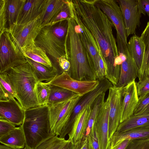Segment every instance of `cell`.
Wrapping results in <instances>:
<instances>
[{
	"label": "cell",
	"mask_w": 149,
	"mask_h": 149,
	"mask_svg": "<svg viewBox=\"0 0 149 149\" xmlns=\"http://www.w3.org/2000/svg\"><path fill=\"white\" fill-rule=\"evenodd\" d=\"M0 73L27 62L25 57L15 53L7 32L0 34Z\"/></svg>",
	"instance_id": "obj_12"
},
{
	"label": "cell",
	"mask_w": 149,
	"mask_h": 149,
	"mask_svg": "<svg viewBox=\"0 0 149 149\" xmlns=\"http://www.w3.org/2000/svg\"><path fill=\"white\" fill-rule=\"evenodd\" d=\"M74 149H91L88 136H85L81 141L75 145Z\"/></svg>",
	"instance_id": "obj_44"
},
{
	"label": "cell",
	"mask_w": 149,
	"mask_h": 149,
	"mask_svg": "<svg viewBox=\"0 0 149 149\" xmlns=\"http://www.w3.org/2000/svg\"><path fill=\"white\" fill-rule=\"evenodd\" d=\"M71 143L68 139L55 135L43 141L34 149H68Z\"/></svg>",
	"instance_id": "obj_32"
},
{
	"label": "cell",
	"mask_w": 149,
	"mask_h": 149,
	"mask_svg": "<svg viewBox=\"0 0 149 149\" xmlns=\"http://www.w3.org/2000/svg\"><path fill=\"white\" fill-rule=\"evenodd\" d=\"M63 21L42 28L35 40L36 46L57 62L58 58L61 57L67 56L68 58L65 40L68 24L65 26L62 23Z\"/></svg>",
	"instance_id": "obj_5"
},
{
	"label": "cell",
	"mask_w": 149,
	"mask_h": 149,
	"mask_svg": "<svg viewBox=\"0 0 149 149\" xmlns=\"http://www.w3.org/2000/svg\"><path fill=\"white\" fill-rule=\"evenodd\" d=\"M23 149H32L31 148H30V147H28V146H27L26 145L25 147Z\"/></svg>",
	"instance_id": "obj_48"
},
{
	"label": "cell",
	"mask_w": 149,
	"mask_h": 149,
	"mask_svg": "<svg viewBox=\"0 0 149 149\" xmlns=\"http://www.w3.org/2000/svg\"><path fill=\"white\" fill-rule=\"evenodd\" d=\"M136 85L139 97L149 92V77L148 76L141 81L136 82Z\"/></svg>",
	"instance_id": "obj_38"
},
{
	"label": "cell",
	"mask_w": 149,
	"mask_h": 149,
	"mask_svg": "<svg viewBox=\"0 0 149 149\" xmlns=\"http://www.w3.org/2000/svg\"><path fill=\"white\" fill-rule=\"evenodd\" d=\"M1 143L13 149H23L26 146V139L21 126L16 127L7 134L0 137Z\"/></svg>",
	"instance_id": "obj_23"
},
{
	"label": "cell",
	"mask_w": 149,
	"mask_h": 149,
	"mask_svg": "<svg viewBox=\"0 0 149 149\" xmlns=\"http://www.w3.org/2000/svg\"><path fill=\"white\" fill-rule=\"evenodd\" d=\"M0 149H13L11 147L4 144H0Z\"/></svg>",
	"instance_id": "obj_46"
},
{
	"label": "cell",
	"mask_w": 149,
	"mask_h": 149,
	"mask_svg": "<svg viewBox=\"0 0 149 149\" xmlns=\"http://www.w3.org/2000/svg\"><path fill=\"white\" fill-rule=\"evenodd\" d=\"M120 123L133 115L138 104L136 82L134 80L123 87Z\"/></svg>",
	"instance_id": "obj_17"
},
{
	"label": "cell",
	"mask_w": 149,
	"mask_h": 149,
	"mask_svg": "<svg viewBox=\"0 0 149 149\" xmlns=\"http://www.w3.org/2000/svg\"><path fill=\"white\" fill-rule=\"evenodd\" d=\"M105 93L106 92H104L101 94L96 98L92 105L85 136H87L92 128L101 108L104 102Z\"/></svg>",
	"instance_id": "obj_33"
},
{
	"label": "cell",
	"mask_w": 149,
	"mask_h": 149,
	"mask_svg": "<svg viewBox=\"0 0 149 149\" xmlns=\"http://www.w3.org/2000/svg\"><path fill=\"white\" fill-rule=\"evenodd\" d=\"M57 62L63 72H68L70 68V64L67 56L59 58L58 59Z\"/></svg>",
	"instance_id": "obj_43"
},
{
	"label": "cell",
	"mask_w": 149,
	"mask_h": 149,
	"mask_svg": "<svg viewBox=\"0 0 149 149\" xmlns=\"http://www.w3.org/2000/svg\"><path fill=\"white\" fill-rule=\"evenodd\" d=\"M35 90L39 106L47 104L51 92L50 84L39 81L36 84Z\"/></svg>",
	"instance_id": "obj_34"
},
{
	"label": "cell",
	"mask_w": 149,
	"mask_h": 149,
	"mask_svg": "<svg viewBox=\"0 0 149 149\" xmlns=\"http://www.w3.org/2000/svg\"><path fill=\"white\" fill-rule=\"evenodd\" d=\"M21 126L25 137L26 145L32 149L55 135L51 132L47 104L24 110V119Z\"/></svg>",
	"instance_id": "obj_3"
},
{
	"label": "cell",
	"mask_w": 149,
	"mask_h": 149,
	"mask_svg": "<svg viewBox=\"0 0 149 149\" xmlns=\"http://www.w3.org/2000/svg\"><path fill=\"white\" fill-rule=\"evenodd\" d=\"M130 140H125L117 147L112 149H125Z\"/></svg>",
	"instance_id": "obj_45"
},
{
	"label": "cell",
	"mask_w": 149,
	"mask_h": 149,
	"mask_svg": "<svg viewBox=\"0 0 149 149\" xmlns=\"http://www.w3.org/2000/svg\"><path fill=\"white\" fill-rule=\"evenodd\" d=\"M47 83L59 86L83 96L93 90L98 85L100 81H79L72 78L68 72L63 71L56 75Z\"/></svg>",
	"instance_id": "obj_11"
},
{
	"label": "cell",
	"mask_w": 149,
	"mask_h": 149,
	"mask_svg": "<svg viewBox=\"0 0 149 149\" xmlns=\"http://www.w3.org/2000/svg\"><path fill=\"white\" fill-rule=\"evenodd\" d=\"M27 62L31 66L38 81L48 82L57 74V70L54 66L49 68L45 65L25 57Z\"/></svg>",
	"instance_id": "obj_27"
},
{
	"label": "cell",
	"mask_w": 149,
	"mask_h": 149,
	"mask_svg": "<svg viewBox=\"0 0 149 149\" xmlns=\"http://www.w3.org/2000/svg\"><path fill=\"white\" fill-rule=\"evenodd\" d=\"M42 28L40 16L29 22L15 24L10 28L7 32L15 53L23 55L22 49L35 43V40Z\"/></svg>",
	"instance_id": "obj_6"
},
{
	"label": "cell",
	"mask_w": 149,
	"mask_h": 149,
	"mask_svg": "<svg viewBox=\"0 0 149 149\" xmlns=\"http://www.w3.org/2000/svg\"><path fill=\"white\" fill-rule=\"evenodd\" d=\"M123 87L113 86L109 89L107 99L109 101V140L116 131L120 123L121 108L123 100Z\"/></svg>",
	"instance_id": "obj_13"
},
{
	"label": "cell",
	"mask_w": 149,
	"mask_h": 149,
	"mask_svg": "<svg viewBox=\"0 0 149 149\" xmlns=\"http://www.w3.org/2000/svg\"><path fill=\"white\" fill-rule=\"evenodd\" d=\"M137 4L140 13L149 17V0H137Z\"/></svg>",
	"instance_id": "obj_42"
},
{
	"label": "cell",
	"mask_w": 149,
	"mask_h": 149,
	"mask_svg": "<svg viewBox=\"0 0 149 149\" xmlns=\"http://www.w3.org/2000/svg\"><path fill=\"white\" fill-rule=\"evenodd\" d=\"M149 114V92L139 97L137 107L133 115Z\"/></svg>",
	"instance_id": "obj_35"
},
{
	"label": "cell",
	"mask_w": 149,
	"mask_h": 149,
	"mask_svg": "<svg viewBox=\"0 0 149 149\" xmlns=\"http://www.w3.org/2000/svg\"><path fill=\"white\" fill-rule=\"evenodd\" d=\"M149 127V114L133 115L119 124L116 132H121L134 128Z\"/></svg>",
	"instance_id": "obj_28"
},
{
	"label": "cell",
	"mask_w": 149,
	"mask_h": 149,
	"mask_svg": "<svg viewBox=\"0 0 149 149\" xmlns=\"http://www.w3.org/2000/svg\"><path fill=\"white\" fill-rule=\"evenodd\" d=\"M68 6L90 31L97 43L106 67L105 78L116 86L120 66L115 64L119 56L114 26L109 17L95 4L94 0H68Z\"/></svg>",
	"instance_id": "obj_1"
},
{
	"label": "cell",
	"mask_w": 149,
	"mask_h": 149,
	"mask_svg": "<svg viewBox=\"0 0 149 149\" xmlns=\"http://www.w3.org/2000/svg\"><path fill=\"white\" fill-rule=\"evenodd\" d=\"M82 96L78 95L65 100L48 105L52 134L59 136L69 120L74 107Z\"/></svg>",
	"instance_id": "obj_7"
},
{
	"label": "cell",
	"mask_w": 149,
	"mask_h": 149,
	"mask_svg": "<svg viewBox=\"0 0 149 149\" xmlns=\"http://www.w3.org/2000/svg\"><path fill=\"white\" fill-rule=\"evenodd\" d=\"M70 17L69 8L66 0V3L64 5L60 13L52 22L49 25L54 24L59 22L67 20Z\"/></svg>",
	"instance_id": "obj_41"
},
{
	"label": "cell",
	"mask_w": 149,
	"mask_h": 149,
	"mask_svg": "<svg viewBox=\"0 0 149 149\" xmlns=\"http://www.w3.org/2000/svg\"><path fill=\"white\" fill-rule=\"evenodd\" d=\"M93 104L87 106L78 114L72 130L68 134V139L73 145L81 141L85 135Z\"/></svg>",
	"instance_id": "obj_19"
},
{
	"label": "cell",
	"mask_w": 149,
	"mask_h": 149,
	"mask_svg": "<svg viewBox=\"0 0 149 149\" xmlns=\"http://www.w3.org/2000/svg\"><path fill=\"white\" fill-rule=\"evenodd\" d=\"M46 0H26L16 24H24L31 22L41 14Z\"/></svg>",
	"instance_id": "obj_21"
},
{
	"label": "cell",
	"mask_w": 149,
	"mask_h": 149,
	"mask_svg": "<svg viewBox=\"0 0 149 149\" xmlns=\"http://www.w3.org/2000/svg\"><path fill=\"white\" fill-rule=\"evenodd\" d=\"M99 81V84L95 89L83 95L79 100L74 107L68 122L62 129L59 137L65 138L66 135L71 131L78 114L87 106L93 104L101 94L106 92L113 86L105 77Z\"/></svg>",
	"instance_id": "obj_9"
},
{
	"label": "cell",
	"mask_w": 149,
	"mask_h": 149,
	"mask_svg": "<svg viewBox=\"0 0 149 149\" xmlns=\"http://www.w3.org/2000/svg\"><path fill=\"white\" fill-rule=\"evenodd\" d=\"M50 87L51 92L47 103L48 105L65 101L78 95L59 86L50 84Z\"/></svg>",
	"instance_id": "obj_31"
},
{
	"label": "cell",
	"mask_w": 149,
	"mask_h": 149,
	"mask_svg": "<svg viewBox=\"0 0 149 149\" xmlns=\"http://www.w3.org/2000/svg\"><path fill=\"white\" fill-rule=\"evenodd\" d=\"M128 51L139 70L141 68L144 52V45L140 37L134 35L127 44Z\"/></svg>",
	"instance_id": "obj_26"
},
{
	"label": "cell",
	"mask_w": 149,
	"mask_h": 149,
	"mask_svg": "<svg viewBox=\"0 0 149 149\" xmlns=\"http://www.w3.org/2000/svg\"><path fill=\"white\" fill-rule=\"evenodd\" d=\"M19 99L7 74L0 73V100H6L11 98Z\"/></svg>",
	"instance_id": "obj_30"
},
{
	"label": "cell",
	"mask_w": 149,
	"mask_h": 149,
	"mask_svg": "<svg viewBox=\"0 0 149 149\" xmlns=\"http://www.w3.org/2000/svg\"><path fill=\"white\" fill-rule=\"evenodd\" d=\"M87 136L91 149H100V144L95 123L90 133Z\"/></svg>",
	"instance_id": "obj_39"
},
{
	"label": "cell",
	"mask_w": 149,
	"mask_h": 149,
	"mask_svg": "<svg viewBox=\"0 0 149 149\" xmlns=\"http://www.w3.org/2000/svg\"><path fill=\"white\" fill-rule=\"evenodd\" d=\"M70 17L75 21V29L81 41L89 55L92 71L96 78L100 67L105 64L100 51L93 36L76 13L70 9Z\"/></svg>",
	"instance_id": "obj_8"
},
{
	"label": "cell",
	"mask_w": 149,
	"mask_h": 149,
	"mask_svg": "<svg viewBox=\"0 0 149 149\" xmlns=\"http://www.w3.org/2000/svg\"><path fill=\"white\" fill-rule=\"evenodd\" d=\"M16 125L7 120L0 118V137L14 130Z\"/></svg>",
	"instance_id": "obj_40"
},
{
	"label": "cell",
	"mask_w": 149,
	"mask_h": 149,
	"mask_svg": "<svg viewBox=\"0 0 149 149\" xmlns=\"http://www.w3.org/2000/svg\"><path fill=\"white\" fill-rule=\"evenodd\" d=\"M66 0H46L40 15L42 27L51 23L61 11Z\"/></svg>",
	"instance_id": "obj_22"
},
{
	"label": "cell",
	"mask_w": 149,
	"mask_h": 149,
	"mask_svg": "<svg viewBox=\"0 0 149 149\" xmlns=\"http://www.w3.org/2000/svg\"><path fill=\"white\" fill-rule=\"evenodd\" d=\"M7 75L24 110L39 106L35 88L39 81L31 66L27 62L5 72Z\"/></svg>",
	"instance_id": "obj_4"
},
{
	"label": "cell",
	"mask_w": 149,
	"mask_h": 149,
	"mask_svg": "<svg viewBox=\"0 0 149 149\" xmlns=\"http://www.w3.org/2000/svg\"><path fill=\"white\" fill-rule=\"evenodd\" d=\"M74 145L71 143L68 149H74Z\"/></svg>",
	"instance_id": "obj_47"
},
{
	"label": "cell",
	"mask_w": 149,
	"mask_h": 149,
	"mask_svg": "<svg viewBox=\"0 0 149 149\" xmlns=\"http://www.w3.org/2000/svg\"><path fill=\"white\" fill-rule=\"evenodd\" d=\"M109 103L107 99L102 105L95 123L100 149H107L109 144Z\"/></svg>",
	"instance_id": "obj_18"
},
{
	"label": "cell",
	"mask_w": 149,
	"mask_h": 149,
	"mask_svg": "<svg viewBox=\"0 0 149 149\" xmlns=\"http://www.w3.org/2000/svg\"><path fill=\"white\" fill-rule=\"evenodd\" d=\"M25 1L5 0V11L8 30L16 24Z\"/></svg>",
	"instance_id": "obj_25"
},
{
	"label": "cell",
	"mask_w": 149,
	"mask_h": 149,
	"mask_svg": "<svg viewBox=\"0 0 149 149\" xmlns=\"http://www.w3.org/2000/svg\"><path fill=\"white\" fill-rule=\"evenodd\" d=\"M149 138V127L132 129L126 131L116 132L109 140L107 149H112L126 140Z\"/></svg>",
	"instance_id": "obj_20"
},
{
	"label": "cell",
	"mask_w": 149,
	"mask_h": 149,
	"mask_svg": "<svg viewBox=\"0 0 149 149\" xmlns=\"http://www.w3.org/2000/svg\"><path fill=\"white\" fill-rule=\"evenodd\" d=\"M24 117V110L14 98L0 100V118L6 119L16 126H21Z\"/></svg>",
	"instance_id": "obj_16"
},
{
	"label": "cell",
	"mask_w": 149,
	"mask_h": 149,
	"mask_svg": "<svg viewBox=\"0 0 149 149\" xmlns=\"http://www.w3.org/2000/svg\"><path fill=\"white\" fill-rule=\"evenodd\" d=\"M140 37L144 45V52L141 67L139 70L138 81H141L148 76V70L149 65V21L142 32Z\"/></svg>",
	"instance_id": "obj_29"
},
{
	"label": "cell",
	"mask_w": 149,
	"mask_h": 149,
	"mask_svg": "<svg viewBox=\"0 0 149 149\" xmlns=\"http://www.w3.org/2000/svg\"><path fill=\"white\" fill-rule=\"evenodd\" d=\"M125 149H149V138L130 140Z\"/></svg>",
	"instance_id": "obj_36"
},
{
	"label": "cell",
	"mask_w": 149,
	"mask_h": 149,
	"mask_svg": "<svg viewBox=\"0 0 149 149\" xmlns=\"http://www.w3.org/2000/svg\"><path fill=\"white\" fill-rule=\"evenodd\" d=\"M116 41L118 52L124 53L126 56V60L120 65L119 79L116 86L118 87H123L135 80L138 77L139 69L129 53L127 45L124 44L117 38Z\"/></svg>",
	"instance_id": "obj_14"
},
{
	"label": "cell",
	"mask_w": 149,
	"mask_h": 149,
	"mask_svg": "<svg viewBox=\"0 0 149 149\" xmlns=\"http://www.w3.org/2000/svg\"><path fill=\"white\" fill-rule=\"evenodd\" d=\"M118 3L123 16L127 36L135 34L140 24L141 14L137 7V0H119Z\"/></svg>",
	"instance_id": "obj_15"
},
{
	"label": "cell",
	"mask_w": 149,
	"mask_h": 149,
	"mask_svg": "<svg viewBox=\"0 0 149 149\" xmlns=\"http://www.w3.org/2000/svg\"><path fill=\"white\" fill-rule=\"evenodd\" d=\"M100 8L113 23L116 31V37L125 45L127 44L126 30L122 13L117 2L114 0H94Z\"/></svg>",
	"instance_id": "obj_10"
},
{
	"label": "cell",
	"mask_w": 149,
	"mask_h": 149,
	"mask_svg": "<svg viewBox=\"0 0 149 149\" xmlns=\"http://www.w3.org/2000/svg\"><path fill=\"white\" fill-rule=\"evenodd\" d=\"M5 4V0H0V34L4 32L8 31L7 28Z\"/></svg>",
	"instance_id": "obj_37"
},
{
	"label": "cell",
	"mask_w": 149,
	"mask_h": 149,
	"mask_svg": "<svg viewBox=\"0 0 149 149\" xmlns=\"http://www.w3.org/2000/svg\"><path fill=\"white\" fill-rule=\"evenodd\" d=\"M22 53L25 57L48 68H52L54 66L47 55L46 52L36 46L35 43L23 49Z\"/></svg>",
	"instance_id": "obj_24"
},
{
	"label": "cell",
	"mask_w": 149,
	"mask_h": 149,
	"mask_svg": "<svg viewBox=\"0 0 149 149\" xmlns=\"http://www.w3.org/2000/svg\"><path fill=\"white\" fill-rule=\"evenodd\" d=\"M67 30L65 36L68 52V60L70 67L68 72L72 78L83 81L97 80L92 71L89 55L82 43L75 29V21L72 18L67 19Z\"/></svg>",
	"instance_id": "obj_2"
},
{
	"label": "cell",
	"mask_w": 149,
	"mask_h": 149,
	"mask_svg": "<svg viewBox=\"0 0 149 149\" xmlns=\"http://www.w3.org/2000/svg\"><path fill=\"white\" fill-rule=\"evenodd\" d=\"M148 77H149V65L148 66Z\"/></svg>",
	"instance_id": "obj_49"
}]
</instances>
